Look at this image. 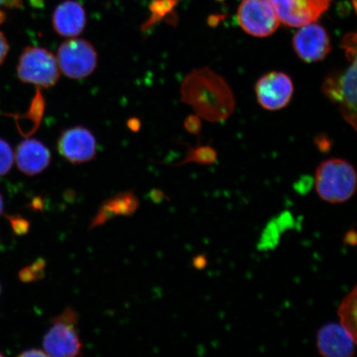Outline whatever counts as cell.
<instances>
[{
	"mask_svg": "<svg viewBox=\"0 0 357 357\" xmlns=\"http://www.w3.org/2000/svg\"><path fill=\"white\" fill-rule=\"evenodd\" d=\"M181 100L193 108L196 115L208 122L220 123L235 110V98L225 78L208 67L195 69L181 88Z\"/></svg>",
	"mask_w": 357,
	"mask_h": 357,
	"instance_id": "cell-1",
	"label": "cell"
},
{
	"mask_svg": "<svg viewBox=\"0 0 357 357\" xmlns=\"http://www.w3.org/2000/svg\"><path fill=\"white\" fill-rule=\"evenodd\" d=\"M314 186L319 197L325 202L345 203L354 197L356 191V169L346 160H324L316 169Z\"/></svg>",
	"mask_w": 357,
	"mask_h": 357,
	"instance_id": "cell-2",
	"label": "cell"
},
{
	"mask_svg": "<svg viewBox=\"0 0 357 357\" xmlns=\"http://www.w3.org/2000/svg\"><path fill=\"white\" fill-rule=\"evenodd\" d=\"M79 315L71 307L52 320L43 338L44 351L48 356L73 357L82 354V342L77 329Z\"/></svg>",
	"mask_w": 357,
	"mask_h": 357,
	"instance_id": "cell-3",
	"label": "cell"
},
{
	"mask_svg": "<svg viewBox=\"0 0 357 357\" xmlns=\"http://www.w3.org/2000/svg\"><path fill=\"white\" fill-rule=\"evenodd\" d=\"M17 73L22 82L50 88L59 79L60 69L51 52L43 47H28L22 52Z\"/></svg>",
	"mask_w": 357,
	"mask_h": 357,
	"instance_id": "cell-4",
	"label": "cell"
},
{
	"mask_svg": "<svg viewBox=\"0 0 357 357\" xmlns=\"http://www.w3.org/2000/svg\"><path fill=\"white\" fill-rule=\"evenodd\" d=\"M324 95L337 106L346 121L356 129V60L345 70H336L325 78Z\"/></svg>",
	"mask_w": 357,
	"mask_h": 357,
	"instance_id": "cell-5",
	"label": "cell"
},
{
	"mask_svg": "<svg viewBox=\"0 0 357 357\" xmlns=\"http://www.w3.org/2000/svg\"><path fill=\"white\" fill-rule=\"evenodd\" d=\"M56 57L60 71L70 79L86 78L97 66L96 48L84 39L71 38L66 40L58 48Z\"/></svg>",
	"mask_w": 357,
	"mask_h": 357,
	"instance_id": "cell-6",
	"label": "cell"
},
{
	"mask_svg": "<svg viewBox=\"0 0 357 357\" xmlns=\"http://www.w3.org/2000/svg\"><path fill=\"white\" fill-rule=\"evenodd\" d=\"M238 21L245 33L257 38L273 34L280 25L269 0H243L238 8Z\"/></svg>",
	"mask_w": 357,
	"mask_h": 357,
	"instance_id": "cell-7",
	"label": "cell"
},
{
	"mask_svg": "<svg viewBox=\"0 0 357 357\" xmlns=\"http://www.w3.org/2000/svg\"><path fill=\"white\" fill-rule=\"evenodd\" d=\"M332 0H269L280 22L301 28L318 20Z\"/></svg>",
	"mask_w": 357,
	"mask_h": 357,
	"instance_id": "cell-8",
	"label": "cell"
},
{
	"mask_svg": "<svg viewBox=\"0 0 357 357\" xmlns=\"http://www.w3.org/2000/svg\"><path fill=\"white\" fill-rule=\"evenodd\" d=\"M255 91L259 104L267 110L275 111L284 108L291 100L294 84L288 75L272 71L258 79Z\"/></svg>",
	"mask_w": 357,
	"mask_h": 357,
	"instance_id": "cell-9",
	"label": "cell"
},
{
	"mask_svg": "<svg viewBox=\"0 0 357 357\" xmlns=\"http://www.w3.org/2000/svg\"><path fill=\"white\" fill-rule=\"evenodd\" d=\"M296 54L306 62L324 60L332 50L329 36L322 26L311 22L301 26L293 38Z\"/></svg>",
	"mask_w": 357,
	"mask_h": 357,
	"instance_id": "cell-10",
	"label": "cell"
},
{
	"mask_svg": "<svg viewBox=\"0 0 357 357\" xmlns=\"http://www.w3.org/2000/svg\"><path fill=\"white\" fill-rule=\"evenodd\" d=\"M57 149L71 163H86L96 158V139L88 128L74 127L61 132L57 142Z\"/></svg>",
	"mask_w": 357,
	"mask_h": 357,
	"instance_id": "cell-11",
	"label": "cell"
},
{
	"mask_svg": "<svg viewBox=\"0 0 357 357\" xmlns=\"http://www.w3.org/2000/svg\"><path fill=\"white\" fill-rule=\"evenodd\" d=\"M317 348L324 357H352L356 342L341 324L330 323L321 327L317 333Z\"/></svg>",
	"mask_w": 357,
	"mask_h": 357,
	"instance_id": "cell-12",
	"label": "cell"
},
{
	"mask_svg": "<svg viewBox=\"0 0 357 357\" xmlns=\"http://www.w3.org/2000/svg\"><path fill=\"white\" fill-rule=\"evenodd\" d=\"M17 168L28 176H36L45 171L51 163L50 151L36 139L22 141L15 155Z\"/></svg>",
	"mask_w": 357,
	"mask_h": 357,
	"instance_id": "cell-13",
	"label": "cell"
},
{
	"mask_svg": "<svg viewBox=\"0 0 357 357\" xmlns=\"http://www.w3.org/2000/svg\"><path fill=\"white\" fill-rule=\"evenodd\" d=\"M52 22L53 28L61 37L77 38L86 28V11L78 2L66 0L56 7Z\"/></svg>",
	"mask_w": 357,
	"mask_h": 357,
	"instance_id": "cell-14",
	"label": "cell"
},
{
	"mask_svg": "<svg viewBox=\"0 0 357 357\" xmlns=\"http://www.w3.org/2000/svg\"><path fill=\"white\" fill-rule=\"evenodd\" d=\"M138 205L139 200L132 191L123 192L115 195L114 197L106 200L102 205L99 213L91 223V229L102 225L115 216L132 215L137 211Z\"/></svg>",
	"mask_w": 357,
	"mask_h": 357,
	"instance_id": "cell-15",
	"label": "cell"
},
{
	"mask_svg": "<svg viewBox=\"0 0 357 357\" xmlns=\"http://www.w3.org/2000/svg\"><path fill=\"white\" fill-rule=\"evenodd\" d=\"M357 287L355 285L339 305L337 315L340 319L342 327L346 330L349 336L357 343Z\"/></svg>",
	"mask_w": 357,
	"mask_h": 357,
	"instance_id": "cell-16",
	"label": "cell"
},
{
	"mask_svg": "<svg viewBox=\"0 0 357 357\" xmlns=\"http://www.w3.org/2000/svg\"><path fill=\"white\" fill-rule=\"evenodd\" d=\"M217 153L211 146H203L192 149L187 154L185 160L178 165L195 162L200 165H212L216 162Z\"/></svg>",
	"mask_w": 357,
	"mask_h": 357,
	"instance_id": "cell-17",
	"label": "cell"
},
{
	"mask_svg": "<svg viewBox=\"0 0 357 357\" xmlns=\"http://www.w3.org/2000/svg\"><path fill=\"white\" fill-rule=\"evenodd\" d=\"M15 162V154L10 144L0 138V176L7 175Z\"/></svg>",
	"mask_w": 357,
	"mask_h": 357,
	"instance_id": "cell-18",
	"label": "cell"
},
{
	"mask_svg": "<svg viewBox=\"0 0 357 357\" xmlns=\"http://www.w3.org/2000/svg\"><path fill=\"white\" fill-rule=\"evenodd\" d=\"M45 263L43 260H38L33 263L32 266H26L20 272V279L22 282L29 283L37 280L41 278L43 273Z\"/></svg>",
	"mask_w": 357,
	"mask_h": 357,
	"instance_id": "cell-19",
	"label": "cell"
},
{
	"mask_svg": "<svg viewBox=\"0 0 357 357\" xmlns=\"http://www.w3.org/2000/svg\"><path fill=\"white\" fill-rule=\"evenodd\" d=\"M6 218L15 234L24 235L28 233L30 223L25 218L20 215H7Z\"/></svg>",
	"mask_w": 357,
	"mask_h": 357,
	"instance_id": "cell-20",
	"label": "cell"
},
{
	"mask_svg": "<svg viewBox=\"0 0 357 357\" xmlns=\"http://www.w3.org/2000/svg\"><path fill=\"white\" fill-rule=\"evenodd\" d=\"M342 47L344 48L346 56L351 61L356 60V34L349 33L343 38Z\"/></svg>",
	"mask_w": 357,
	"mask_h": 357,
	"instance_id": "cell-21",
	"label": "cell"
},
{
	"mask_svg": "<svg viewBox=\"0 0 357 357\" xmlns=\"http://www.w3.org/2000/svg\"><path fill=\"white\" fill-rule=\"evenodd\" d=\"M185 126L187 130L191 133L199 132L201 128L200 119L197 115L190 116L189 118L185 119Z\"/></svg>",
	"mask_w": 357,
	"mask_h": 357,
	"instance_id": "cell-22",
	"label": "cell"
},
{
	"mask_svg": "<svg viewBox=\"0 0 357 357\" xmlns=\"http://www.w3.org/2000/svg\"><path fill=\"white\" fill-rule=\"evenodd\" d=\"M8 53V43L6 36L0 31V66L3 64Z\"/></svg>",
	"mask_w": 357,
	"mask_h": 357,
	"instance_id": "cell-23",
	"label": "cell"
},
{
	"mask_svg": "<svg viewBox=\"0 0 357 357\" xmlns=\"http://www.w3.org/2000/svg\"><path fill=\"white\" fill-rule=\"evenodd\" d=\"M357 243V236L355 229H350L343 238V243L351 247H355Z\"/></svg>",
	"mask_w": 357,
	"mask_h": 357,
	"instance_id": "cell-24",
	"label": "cell"
},
{
	"mask_svg": "<svg viewBox=\"0 0 357 357\" xmlns=\"http://www.w3.org/2000/svg\"><path fill=\"white\" fill-rule=\"evenodd\" d=\"M22 6V0H0V8H19Z\"/></svg>",
	"mask_w": 357,
	"mask_h": 357,
	"instance_id": "cell-25",
	"label": "cell"
},
{
	"mask_svg": "<svg viewBox=\"0 0 357 357\" xmlns=\"http://www.w3.org/2000/svg\"><path fill=\"white\" fill-rule=\"evenodd\" d=\"M19 356L21 357H30V356H48L46 352L44 351V350H40V349H36V348H33V349H29L26 350L24 352H22L19 355Z\"/></svg>",
	"mask_w": 357,
	"mask_h": 357,
	"instance_id": "cell-26",
	"label": "cell"
},
{
	"mask_svg": "<svg viewBox=\"0 0 357 357\" xmlns=\"http://www.w3.org/2000/svg\"><path fill=\"white\" fill-rule=\"evenodd\" d=\"M207 260L203 256H199L196 257L194 260V266L197 268V269H203V268L206 266Z\"/></svg>",
	"mask_w": 357,
	"mask_h": 357,
	"instance_id": "cell-27",
	"label": "cell"
},
{
	"mask_svg": "<svg viewBox=\"0 0 357 357\" xmlns=\"http://www.w3.org/2000/svg\"><path fill=\"white\" fill-rule=\"evenodd\" d=\"M128 126L132 131H137L140 128V122L137 119H133L128 121Z\"/></svg>",
	"mask_w": 357,
	"mask_h": 357,
	"instance_id": "cell-28",
	"label": "cell"
},
{
	"mask_svg": "<svg viewBox=\"0 0 357 357\" xmlns=\"http://www.w3.org/2000/svg\"><path fill=\"white\" fill-rule=\"evenodd\" d=\"M3 206H4L3 198L2 195L0 194V215H1V214L3 212Z\"/></svg>",
	"mask_w": 357,
	"mask_h": 357,
	"instance_id": "cell-29",
	"label": "cell"
},
{
	"mask_svg": "<svg viewBox=\"0 0 357 357\" xmlns=\"http://www.w3.org/2000/svg\"><path fill=\"white\" fill-rule=\"evenodd\" d=\"M6 20V15H4V13L3 10H0V24H2V22Z\"/></svg>",
	"mask_w": 357,
	"mask_h": 357,
	"instance_id": "cell-30",
	"label": "cell"
},
{
	"mask_svg": "<svg viewBox=\"0 0 357 357\" xmlns=\"http://www.w3.org/2000/svg\"><path fill=\"white\" fill-rule=\"evenodd\" d=\"M352 3H354V8L356 10V0H351Z\"/></svg>",
	"mask_w": 357,
	"mask_h": 357,
	"instance_id": "cell-31",
	"label": "cell"
},
{
	"mask_svg": "<svg viewBox=\"0 0 357 357\" xmlns=\"http://www.w3.org/2000/svg\"><path fill=\"white\" fill-rule=\"evenodd\" d=\"M0 356H4V355L3 354H1V352H0Z\"/></svg>",
	"mask_w": 357,
	"mask_h": 357,
	"instance_id": "cell-32",
	"label": "cell"
},
{
	"mask_svg": "<svg viewBox=\"0 0 357 357\" xmlns=\"http://www.w3.org/2000/svg\"><path fill=\"white\" fill-rule=\"evenodd\" d=\"M0 294H1V284H0Z\"/></svg>",
	"mask_w": 357,
	"mask_h": 357,
	"instance_id": "cell-33",
	"label": "cell"
}]
</instances>
